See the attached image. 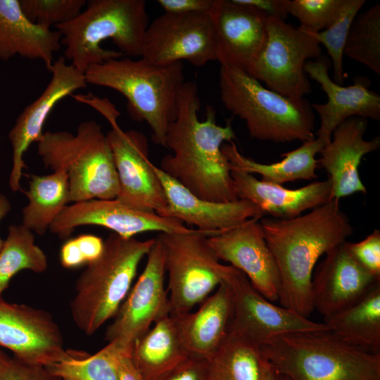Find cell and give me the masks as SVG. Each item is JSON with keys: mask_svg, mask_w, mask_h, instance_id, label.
Instances as JSON below:
<instances>
[{"mask_svg": "<svg viewBox=\"0 0 380 380\" xmlns=\"http://www.w3.org/2000/svg\"><path fill=\"white\" fill-rule=\"evenodd\" d=\"M201 101L196 82L182 85L175 120L165 135V156L160 169L196 196L215 202L238 198L231 176V164L222 151L224 143L236 139L231 122L216 123L215 111L208 109L204 120L198 118Z\"/></svg>", "mask_w": 380, "mask_h": 380, "instance_id": "obj_1", "label": "cell"}, {"mask_svg": "<svg viewBox=\"0 0 380 380\" xmlns=\"http://www.w3.org/2000/svg\"><path fill=\"white\" fill-rule=\"evenodd\" d=\"M281 279V306L308 318L314 310L312 273L319 258L346 241L353 228L331 199L310 212L288 220L264 217L260 222Z\"/></svg>", "mask_w": 380, "mask_h": 380, "instance_id": "obj_2", "label": "cell"}, {"mask_svg": "<svg viewBox=\"0 0 380 380\" xmlns=\"http://www.w3.org/2000/svg\"><path fill=\"white\" fill-rule=\"evenodd\" d=\"M73 20L56 25L64 58L84 73L111 58L141 56L148 15L144 0H89Z\"/></svg>", "mask_w": 380, "mask_h": 380, "instance_id": "obj_3", "label": "cell"}, {"mask_svg": "<svg viewBox=\"0 0 380 380\" xmlns=\"http://www.w3.org/2000/svg\"><path fill=\"white\" fill-rule=\"evenodd\" d=\"M84 74L87 84L122 94L132 118L145 121L154 143L165 147L166 132L176 117L179 91L185 82L182 62L157 65L142 58L121 57L92 65Z\"/></svg>", "mask_w": 380, "mask_h": 380, "instance_id": "obj_4", "label": "cell"}, {"mask_svg": "<svg viewBox=\"0 0 380 380\" xmlns=\"http://www.w3.org/2000/svg\"><path fill=\"white\" fill-rule=\"evenodd\" d=\"M290 380H380V354L348 345L330 330L286 333L260 347Z\"/></svg>", "mask_w": 380, "mask_h": 380, "instance_id": "obj_5", "label": "cell"}, {"mask_svg": "<svg viewBox=\"0 0 380 380\" xmlns=\"http://www.w3.org/2000/svg\"><path fill=\"white\" fill-rule=\"evenodd\" d=\"M219 87L223 105L245 121L252 138L284 143L316 137L312 108L304 99L285 97L228 65H220Z\"/></svg>", "mask_w": 380, "mask_h": 380, "instance_id": "obj_6", "label": "cell"}, {"mask_svg": "<svg viewBox=\"0 0 380 380\" xmlns=\"http://www.w3.org/2000/svg\"><path fill=\"white\" fill-rule=\"evenodd\" d=\"M154 241L125 238L113 232L104 240L101 255L77 279L70 303L73 321L82 332L91 335L115 316Z\"/></svg>", "mask_w": 380, "mask_h": 380, "instance_id": "obj_7", "label": "cell"}, {"mask_svg": "<svg viewBox=\"0 0 380 380\" xmlns=\"http://www.w3.org/2000/svg\"><path fill=\"white\" fill-rule=\"evenodd\" d=\"M37 152L46 168L67 174L69 202L117 198L119 182L113 155L95 120L82 122L75 135L68 131L44 132Z\"/></svg>", "mask_w": 380, "mask_h": 380, "instance_id": "obj_8", "label": "cell"}, {"mask_svg": "<svg viewBox=\"0 0 380 380\" xmlns=\"http://www.w3.org/2000/svg\"><path fill=\"white\" fill-rule=\"evenodd\" d=\"M219 234L194 229L157 236L168 275L170 314L190 312L222 283L227 265L220 263L208 240Z\"/></svg>", "mask_w": 380, "mask_h": 380, "instance_id": "obj_9", "label": "cell"}, {"mask_svg": "<svg viewBox=\"0 0 380 380\" xmlns=\"http://www.w3.org/2000/svg\"><path fill=\"white\" fill-rule=\"evenodd\" d=\"M82 103L99 112L111 129L106 134L110 146L119 182L117 200L130 207L158 212L167 205L163 184L148 158L146 136L137 130L124 131L118 123L120 113L107 98L84 96Z\"/></svg>", "mask_w": 380, "mask_h": 380, "instance_id": "obj_10", "label": "cell"}, {"mask_svg": "<svg viewBox=\"0 0 380 380\" xmlns=\"http://www.w3.org/2000/svg\"><path fill=\"white\" fill-rule=\"evenodd\" d=\"M267 39L246 72L285 97L303 99L311 91L305 63L322 55L320 44L305 30L278 18L267 16Z\"/></svg>", "mask_w": 380, "mask_h": 380, "instance_id": "obj_11", "label": "cell"}, {"mask_svg": "<svg viewBox=\"0 0 380 380\" xmlns=\"http://www.w3.org/2000/svg\"><path fill=\"white\" fill-rule=\"evenodd\" d=\"M146 256L143 272L113 317L105 334L108 343H115L129 354L137 339L158 319L170 313L165 287L164 255L158 237Z\"/></svg>", "mask_w": 380, "mask_h": 380, "instance_id": "obj_12", "label": "cell"}, {"mask_svg": "<svg viewBox=\"0 0 380 380\" xmlns=\"http://www.w3.org/2000/svg\"><path fill=\"white\" fill-rule=\"evenodd\" d=\"M222 281L232 293V315L228 331L239 334L260 347L280 334L330 330L325 323L315 322L261 295L239 270L227 265Z\"/></svg>", "mask_w": 380, "mask_h": 380, "instance_id": "obj_13", "label": "cell"}, {"mask_svg": "<svg viewBox=\"0 0 380 380\" xmlns=\"http://www.w3.org/2000/svg\"><path fill=\"white\" fill-rule=\"evenodd\" d=\"M163 65L185 60L201 67L217 61L213 26L208 13H165L148 25L141 56Z\"/></svg>", "mask_w": 380, "mask_h": 380, "instance_id": "obj_14", "label": "cell"}, {"mask_svg": "<svg viewBox=\"0 0 380 380\" xmlns=\"http://www.w3.org/2000/svg\"><path fill=\"white\" fill-rule=\"evenodd\" d=\"M82 225L101 226L125 238L147 232L187 233L194 230L177 219L130 207L116 198L91 199L66 205L49 230L65 239L75 227Z\"/></svg>", "mask_w": 380, "mask_h": 380, "instance_id": "obj_15", "label": "cell"}, {"mask_svg": "<svg viewBox=\"0 0 380 380\" xmlns=\"http://www.w3.org/2000/svg\"><path fill=\"white\" fill-rule=\"evenodd\" d=\"M0 346L27 362L50 365L69 355L58 325L47 311L0 296Z\"/></svg>", "mask_w": 380, "mask_h": 380, "instance_id": "obj_16", "label": "cell"}, {"mask_svg": "<svg viewBox=\"0 0 380 380\" xmlns=\"http://www.w3.org/2000/svg\"><path fill=\"white\" fill-rule=\"evenodd\" d=\"M259 220L249 219L208 240L220 260L241 271L261 295L274 302L279 300L280 275Z\"/></svg>", "mask_w": 380, "mask_h": 380, "instance_id": "obj_17", "label": "cell"}, {"mask_svg": "<svg viewBox=\"0 0 380 380\" xmlns=\"http://www.w3.org/2000/svg\"><path fill=\"white\" fill-rule=\"evenodd\" d=\"M50 72L52 76L44 91L24 108L8 134L13 163L8 184L13 191L21 189L23 170L27 167L23 156L32 143L41 140L51 110L62 99L87 84L84 74L68 64L63 56L54 61Z\"/></svg>", "mask_w": 380, "mask_h": 380, "instance_id": "obj_18", "label": "cell"}, {"mask_svg": "<svg viewBox=\"0 0 380 380\" xmlns=\"http://www.w3.org/2000/svg\"><path fill=\"white\" fill-rule=\"evenodd\" d=\"M208 13L217 61L220 65L246 71L258 58L266 41L267 15L234 0H214Z\"/></svg>", "mask_w": 380, "mask_h": 380, "instance_id": "obj_19", "label": "cell"}, {"mask_svg": "<svg viewBox=\"0 0 380 380\" xmlns=\"http://www.w3.org/2000/svg\"><path fill=\"white\" fill-rule=\"evenodd\" d=\"M379 283L380 279L360 264L346 241L325 254L312 277L313 308L327 319L354 305Z\"/></svg>", "mask_w": 380, "mask_h": 380, "instance_id": "obj_20", "label": "cell"}, {"mask_svg": "<svg viewBox=\"0 0 380 380\" xmlns=\"http://www.w3.org/2000/svg\"><path fill=\"white\" fill-rule=\"evenodd\" d=\"M330 66L328 59L322 56L308 61L304 65L305 73L319 84L328 97L325 103L311 105L320 120L315 137L327 144L330 142L334 130L350 118L380 120V95L369 89L370 81L364 77H356L352 85L343 87L331 79Z\"/></svg>", "mask_w": 380, "mask_h": 380, "instance_id": "obj_21", "label": "cell"}, {"mask_svg": "<svg viewBox=\"0 0 380 380\" xmlns=\"http://www.w3.org/2000/svg\"><path fill=\"white\" fill-rule=\"evenodd\" d=\"M156 172L163 184L167 205L156 213L174 218L198 230L220 233L251 218H262L265 213L256 205L245 199L215 202L200 198L158 167Z\"/></svg>", "mask_w": 380, "mask_h": 380, "instance_id": "obj_22", "label": "cell"}, {"mask_svg": "<svg viewBox=\"0 0 380 380\" xmlns=\"http://www.w3.org/2000/svg\"><path fill=\"white\" fill-rule=\"evenodd\" d=\"M367 128L366 118L346 120L334 130L330 142L319 152L318 163L327 172L331 184V199L367 193L358 167L365 155L380 146L379 137L364 139Z\"/></svg>", "mask_w": 380, "mask_h": 380, "instance_id": "obj_23", "label": "cell"}, {"mask_svg": "<svg viewBox=\"0 0 380 380\" xmlns=\"http://www.w3.org/2000/svg\"><path fill=\"white\" fill-rule=\"evenodd\" d=\"M231 176L238 198L252 202L273 218L292 219L331 200L329 178L291 189L258 180L251 174L235 168H231Z\"/></svg>", "mask_w": 380, "mask_h": 380, "instance_id": "obj_24", "label": "cell"}, {"mask_svg": "<svg viewBox=\"0 0 380 380\" xmlns=\"http://www.w3.org/2000/svg\"><path fill=\"white\" fill-rule=\"evenodd\" d=\"M189 357L208 360L228 332L232 298L224 281L194 312L171 314Z\"/></svg>", "mask_w": 380, "mask_h": 380, "instance_id": "obj_25", "label": "cell"}, {"mask_svg": "<svg viewBox=\"0 0 380 380\" xmlns=\"http://www.w3.org/2000/svg\"><path fill=\"white\" fill-rule=\"evenodd\" d=\"M57 30L42 28L25 15L18 0H0V60L6 61L20 56L43 61L50 71L53 53L61 46Z\"/></svg>", "mask_w": 380, "mask_h": 380, "instance_id": "obj_26", "label": "cell"}, {"mask_svg": "<svg viewBox=\"0 0 380 380\" xmlns=\"http://www.w3.org/2000/svg\"><path fill=\"white\" fill-rule=\"evenodd\" d=\"M129 356L144 380H156L189 355L170 313L134 342Z\"/></svg>", "mask_w": 380, "mask_h": 380, "instance_id": "obj_27", "label": "cell"}, {"mask_svg": "<svg viewBox=\"0 0 380 380\" xmlns=\"http://www.w3.org/2000/svg\"><path fill=\"white\" fill-rule=\"evenodd\" d=\"M327 144L319 138L305 141L295 150L281 154L284 158L279 162L263 164L244 156L234 141L224 143L222 151L229 160L231 168L249 174H258L261 181L282 185L296 180L317 179L319 165L315 156Z\"/></svg>", "mask_w": 380, "mask_h": 380, "instance_id": "obj_28", "label": "cell"}, {"mask_svg": "<svg viewBox=\"0 0 380 380\" xmlns=\"http://www.w3.org/2000/svg\"><path fill=\"white\" fill-rule=\"evenodd\" d=\"M324 323L348 345L380 354V283L354 305L324 319Z\"/></svg>", "mask_w": 380, "mask_h": 380, "instance_id": "obj_29", "label": "cell"}, {"mask_svg": "<svg viewBox=\"0 0 380 380\" xmlns=\"http://www.w3.org/2000/svg\"><path fill=\"white\" fill-rule=\"evenodd\" d=\"M25 194L28 203L22 211V224L44 235L69 203L68 175L62 170L48 175H32Z\"/></svg>", "mask_w": 380, "mask_h": 380, "instance_id": "obj_30", "label": "cell"}, {"mask_svg": "<svg viewBox=\"0 0 380 380\" xmlns=\"http://www.w3.org/2000/svg\"><path fill=\"white\" fill-rule=\"evenodd\" d=\"M208 360V380H262L264 357L260 346L228 331Z\"/></svg>", "mask_w": 380, "mask_h": 380, "instance_id": "obj_31", "label": "cell"}, {"mask_svg": "<svg viewBox=\"0 0 380 380\" xmlns=\"http://www.w3.org/2000/svg\"><path fill=\"white\" fill-rule=\"evenodd\" d=\"M47 267V257L35 244L32 232L23 224L10 225L0 251V296L20 271L29 270L42 273Z\"/></svg>", "mask_w": 380, "mask_h": 380, "instance_id": "obj_32", "label": "cell"}, {"mask_svg": "<svg viewBox=\"0 0 380 380\" xmlns=\"http://www.w3.org/2000/svg\"><path fill=\"white\" fill-rule=\"evenodd\" d=\"M128 354L115 343L108 344L89 355L71 353L58 362L45 366L48 371L62 379L72 380H120L118 363L122 355Z\"/></svg>", "mask_w": 380, "mask_h": 380, "instance_id": "obj_33", "label": "cell"}, {"mask_svg": "<svg viewBox=\"0 0 380 380\" xmlns=\"http://www.w3.org/2000/svg\"><path fill=\"white\" fill-rule=\"evenodd\" d=\"M344 55L380 75V4L358 13L350 27Z\"/></svg>", "mask_w": 380, "mask_h": 380, "instance_id": "obj_34", "label": "cell"}, {"mask_svg": "<svg viewBox=\"0 0 380 380\" xmlns=\"http://www.w3.org/2000/svg\"><path fill=\"white\" fill-rule=\"evenodd\" d=\"M365 3V0H348L341 14L329 27L318 32L307 31L326 48L332 63L334 81L340 85L346 76L343 55L348 34L353 21Z\"/></svg>", "mask_w": 380, "mask_h": 380, "instance_id": "obj_35", "label": "cell"}, {"mask_svg": "<svg viewBox=\"0 0 380 380\" xmlns=\"http://www.w3.org/2000/svg\"><path fill=\"white\" fill-rule=\"evenodd\" d=\"M26 18L42 28L68 23L76 18L85 0H18Z\"/></svg>", "mask_w": 380, "mask_h": 380, "instance_id": "obj_36", "label": "cell"}, {"mask_svg": "<svg viewBox=\"0 0 380 380\" xmlns=\"http://www.w3.org/2000/svg\"><path fill=\"white\" fill-rule=\"evenodd\" d=\"M348 0H293L289 14L300 23L299 26L310 32L329 27L340 16Z\"/></svg>", "mask_w": 380, "mask_h": 380, "instance_id": "obj_37", "label": "cell"}, {"mask_svg": "<svg viewBox=\"0 0 380 380\" xmlns=\"http://www.w3.org/2000/svg\"><path fill=\"white\" fill-rule=\"evenodd\" d=\"M104 241L94 234H81L66 241L60 251V262L67 269L88 265L102 253Z\"/></svg>", "mask_w": 380, "mask_h": 380, "instance_id": "obj_38", "label": "cell"}, {"mask_svg": "<svg viewBox=\"0 0 380 380\" xmlns=\"http://www.w3.org/2000/svg\"><path fill=\"white\" fill-rule=\"evenodd\" d=\"M355 258L367 271L380 279V231L374 229L363 240L348 242Z\"/></svg>", "mask_w": 380, "mask_h": 380, "instance_id": "obj_39", "label": "cell"}, {"mask_svg": "<svg viewBox=\"0 0 380 380\" xmlns=\"http://www.w3.org/2000/svg\"><path fill=\"white\" fill-rule=\"evenodd\" d=\"M0 380H63L42 365L25 362L13 356L0 371Z\"/></svg>", "mask_w": 380, "mask_h": 380, "instance_id": "obj_40", "label": "cell"}, {"mask_svg": "<svg viewBox=\"0 0 380 380\" xmlns=\"http://www.w3.org/2000/svg\"><path fill=\"white\" fill-rule=\"evenodd\" d=\"M156 380H208V360L189 357Z\"/></svg>", "mask_w": 380, "mask_h": 380, "instance_id": "obj_41", "label": "cell"}, {"mask_svg": "<svg viewBox=\"0 0 380 380\" xmlns=\"http://www.w3.org/2000/svg\"><path fill=\"white\" fill-rule=\"evenodd\" d=\"M165 13H209L214 0H158Z\"/></svg>", "mask_w": 380, "mask_h": 380, "instance_id": "obj_42", "label": "cell"}, {"mask_svg": "<svg viewBox=\"0 0 380 380\" xmlns=\"http://www.w3.org/2000/svg\"><path fill=\"white\" fill-rule=\"evenodd\" d=\"M234 2L253 7L267 16L285 20L289 14L290 0H234Z\"/></svg>", "mask_w": 380, "mask_h": 380, "instance_id": "obj_43", "label": "cell"}, {"mask_svg": "<svg viewBox=\"0 0 380 380\" xmlns=\"http://www.w3.org/2000/svg\"><path fill=\"white\" fill-rule=\"evenodd\" d=\"M120 380H144L134 367L129 355H122L119 360Z\"/></svg>", "mask_w": 380, "mask_h": 380, "instance_id": "obj_44", "label": "cell"}, {"mask_svg": "<svg viewBox=\"0 0 380 380\" xmlns=\"http://www.w3.org/2000/svg\"><path fill=\"white\" fill-rule=\"evenodd\" d=\"M11 209V204L6 196L0 193V222L6 216ZM4 240L0 238V251L3 246Z\"/></svg>", "mask_w": 380, "mask_h": 380, "instance_id": "obj_45", "label": "cell"}, {"mask_svg": "<svg viewBox=\"0 0 380 380\" xmlns=\"http://www.w3.org/2000/svg\"><path fill=\"white\" fill-rule=\"evenodd\" d=\"M262 380H277L276 373L274 369L265 357L262 367Z\"/></svg>", "mask_w": 380, "mask_h": 380, "instance_id": "obj_46", "label": "cell"}, {"mask_svg": "<svg viewBox=\"0 0 380 380\" xmlns=\"http://www.w3.org/2000/svg\"><path fill=\"white\" fill-rule=\"evenodd\" d=\"M9 357L6 355L1 350H0V371L3 369V367L6 364L7 361L8 360Z\"/></svg>", "mask_w": 380, "mask_h": 380, "instance_id": "obj_47", "label": "cell"}, {"mask_svg": "<svg viewBox=\"0 0 380 380\" xmlns=\"http://www.w3.org/2000/svg\"><path fill=\"white\" fill-rule=\"evenodd\" d=\"M276 379L277 380H290L288 377H286V376H284L282 374H277V373H276Z\"/></svg>", "mask_w": 380, "mask_h": 380, "instance_id": "obj_48", "label": "cell"}, {"mask_svg": "<svg viewBox=\"0 0 380 380\" xmlns=\"http://www.w3.org/2000/svg\"><path fill=\"white\" fill-rule=\"evenodd\" d=\"M63 380H72V379H63Z\"/></svg>", "mask_w": 380, "mask_h": 380, "instance_id": "obj_49", "label": "cell"}]
</instances>
